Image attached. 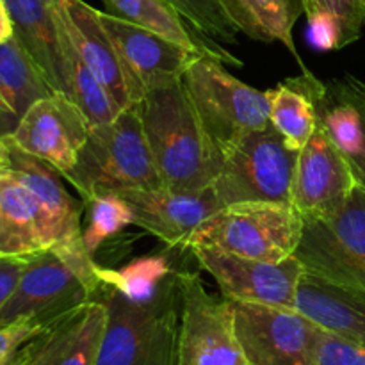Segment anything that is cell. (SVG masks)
Masks as SVG:
<instances>
[{
    "label": "cell",
    "mask_w": 365,
    "mask_h": 365,
    "mask_svg": "<svg viewBox=\"0 0 365 365\" xmlns=\"http://www.w3.org/2000/svg\"><path fill=\"white\" fill-rule=\"evenodd\" d=\"M139 110L164 187L171 191L210 187L223 166V153L203 127L184 82L146 93Z\"/></svg>",
    "instance_id": "obj_1"
},
{
    "label": "cell",
    "mask_w": 365,
    "mask_h": 365,
    "mask_svg": "<svg viewBox=\"0 0 365 365\" xmlns=\"http://www.w3.org/2000/svg\"><path fill=\"white\" fill-rule=\"evenodd\" d=\"M63 178L82 200L134 189H163L139 103L123 109L109 123L91 127L77 163Z\"/></svg>",
    "instance_id": "obj_2"
},
{
    "label": "cell",
    "mask_w": 365,
    "mask_h": 365,
    "mask_svg": "<svg viewBox=\"0 0 365 365\" xmlns=\"http://www.w3.org/2000/svg\"><path fill=\"white\" fill-rule=\"evenodd\" d=\"M96 298L107 307L96 365H177L178 271L150 302H132L106 284Z\"/></svg>",
    "instance_id": "obj_3"
},
{
    "label": "cell",
    "mask_w": 365,
    "mask_h": 365,
    "mask_svg": "<svg viewBox=\"0 0 365 365\" xmlns=\"http://www.w3.org/2000/svg\"><path fill=\"white\" fill-rule=\"evenodd\" d=\"M100 266L84 245L52 246L27 259L16 291L0 310V324L34 319L48 324L73 307L96 298Z\"/></svg>",
    "instance_id": "obj_4"
},
{
    "label": "cell",
    "mask_w": 365,
    "mask_h": 365,
    "mask_svg": "<svg viewBox=\"0 0 365 365\" xmlns=\"http://www.w3.org/2000/svg\"><path fill=\"white\" fill-rule=\"evenodd\" d=\"M182 82L203 127L223 155L246 134L269 125L271 89L260 91L239 81L214 57H196Z\"/></svg>",
    "instance_id": "obj_5"
},
{
    "label": "cell",
    "mask_w": 365,
    "mask_h": 365,
    "mask_svg": "<svg viewBox=\"0 0 365 365\" xmlns=\"http://www.w3.org/2000/svg\"><path fill=\"white\" fill-rule=\"evenodd\" d=\"M302 232L303 217L292 205L235 203L200 225L187 250L202 246L245 259L280 262L294 255Z\"/></svg>",
    "instance_id": "obj_6"
},
{
    "label": "cell",
    "mask_w": 365,
    "mask_h": 365,
    "mask_svg": "<svg viewBox=\"0 0 365 365\" xmlns=\"http://www.w3.org/2000/svg\"><path fill=\"white\" fill-rule=\"evenodd\" d=\"M298 153L280 132L267 125L239 139L223 155L212 189L221 205L282 203L292 205V182Z\"/></svg>",
    "instance_id": "obj_7"
},
{
    "label": "cell",
    "mask_w": 365,
    "mask_h": 365,
    "mask_svg": "<svg viewBox=\"0 0 365 365\" xmlns=\"http://www.w3.org/2000/svg\"><path fill=\"white\" fill-rule=\"evenodd\" d=\"M296 259L305 274L365 294V187L330 216L303 217Z\"/></svg>",
    "instance_id": "obj_8"
},
{
    "label": "cell",
    "mask_w": 365,
    "mask_h": 365,
    "mask_svg": "<svg viewBox=\"0 0 365 365\" xmlns=\"http://www.w3.org/2000/svg\"><path fill=\"white\" fill-rule=\"evenodd\" d=\"M227 299V298H225ZM250 365H316L323 328L296 309L227 299Z\"/></svg>",
    "instance_id": "obj_9"
},
{
    "label": "cell",
    "mask_w": 365,
    "mask_h": 365,
    "mask_svg": "<svg viewBox=\"0 0 365 365\" xmlns=\"http://www.w3.org/2000/svg\"><path fill=\"white\" fill-rule=\"evenodd\" d=\"M177 365H250L227 299L210 294L192 271H178Z\"/></svg>",
    "instance_id": "obj_10"
},
{
    "label": "cell",
    "mask_w": 365,
    "mask_h": 365,
    "mask_svg": "<svg viewBox=\"0 0 365 365\" xmlns=\"http://www.w3.org/2000/svg\"><path fill=\"white\" fill-rule=\"evenodd\" d=\"M189 252L200 267L216 280L223 298L296 309V296L305 269L294 255L280 262H267L202 246Z\"/></svg>",
    "instance_id": "obj_11"
},
{
    "label": "cell",
    "mask_w": 365,
    "mask_h": 365,
    "mask_svg": "<svg viewBox=\"0 0 365 365\" xmlns=\"http://www.w3.org/2000/svg\"><path fill=\"white\" fill-rule=\"evenodd\" d=\"M102 25L114 43L135 103L153 89L166 88L182 81L187 68L203 53L143 29L139 25L98 11Z\"/></svg>",
    "instance_id": "obj_12"
},
{
    "label": "cell",
    "mask_w": 365,
    "mask_h": 365,
    "mask_svg": "<svg viewBox=\"0 0 365 365\" xmlns=\"http://www.w3.org/2000/svg\"><path fill=\"white\" fill-rule=\"evenodd\" d=\"M89 130L84 113L64 93H52L32 103L4 139L64 177L77 163Z\"/></svg>",
    "instance_id": "obj_13"
},
{
    "label": "cell",
    "mask_w": 365,
    "mask_h": 365,
    "mask_svg": "<svg viewBox=\"0 0 365 365\" xmlns=\"http://www.w3.org/2000/svg\"><path fill=\"white\" fill-rule=\"evenodd\" d=\"M359 184L351 164L334 145L323 121L299 150L292 182V207L302 217H323L337 212Z\"/></svg>",
    "instance_id": "obj_14"
},
{
    "label": "cell",
    "mask_w": 365,
    "mask_h": 365,
    "mask_svg": "<svg viewBox=\"0 0 365 365\" xmlns=\"http://www.w3.org/2000/svg\"><path fill=\"white\" fill-rule=\"evenodd\" d=\"M107 327V307L88 299L50 321L18 353L16 365H96Z\"/></svg>",
    "instance_id": "obj_15"
},
{
    "label": "cell",
    "mask_w": 365,
    "mask_h": 365,
    "mask_svg": "<svg viewBox=\"0 0 365 365\" xmlns=\"http://www.w3.org/2000/svg\"><path fill=\"white\" fill-rule=\"evenodd\" d=\"M132 209L135 227L170 248L187 250L189 241L210 216L223 209L212 185L200 191L134 189L120 192Z\"/></svg>",
    "instance_id": "obj_16"
},
{
    "label": "cell",
    "mask_w": 365,
    "mask_h": 365,
    "mask_svg": "<svg viewBox=\"0 0 365 365\" xmlns=\"http://www.w3.org/2000/svg\"><path fill=\"white\" fill-rule=\"evenodd\" d=\"M7 141V139H6ZM9 145L11 166L7 173L13 175L34 195L41 209L43 234L46 248L52 246H78L84 245L82 239V205L78 200L70 196L61 182V173L43 160L21 152Z\"/></svg>",
    "instance_id": "obj_17"
},
{
    "label": "cell",
    "mask_w": 365,
    "mask_h": 365,
    "mask_svg": "<svg viewBox=\"0 0 365 365\" xmlns=\"http://www.w3.org/2000/svg\"><path fill=\"white\" fill-rule=\"evenodd\" d=\"M53 9L75 48L95 77L102 82L110 98L120 106L121 110L135 106L125 68L114 48V43L102 25L98 11L84 0H56Z\"/></svg>",
    "instance_id": "obj_18"
},
{
    "label": "cell",
    "mask_w": 365,
    "mask_h": 365,
    "mask_svg": "<svg viewBox=\"0 0 365 365\" xmlns=\"http://www.w3.org/2000/svg\"><path fill=\"white\" fill-rule=\"evenodd\" d=\"M296 310L342 339L365 348V294L303 274Z\"/></svg>",
    "instance_id": "obj_19"
},
{
    "label": "cell",
    "mask_w": 365,
    "mask_h": 365,
    "mask_svg": "<svg viewBox=\"0 0 365 365\" xmlns=\"http://www.w3.org/2000/svg\"><path fill=\"white\" fill-rule=\"evenodd\" d=\"M53 2L56 0H6L13 18L14 38L38 64L52 91L64 93L63 48Z\"/></svg>",
    "instance_id": "obj_20"
},
{
    "label": "cell",
    "mask_w": 365,
    "mask_h": 365,
    "mask_svg": "<svg viewBox=\"0 0 365 365\" xmlns=\"http://www.w3.org/2000/svg\"><path fill=\"white\" fill-rule=\"evenodd\" d=\"M106 13L168 39L189 46L203 56H210L223 64L242 66V61L228 53L223 46L196 31L168 0H102Z\"/></svg>",
    "instance_id": "obj_21"
},
{
    "label": "cell",
    "mask_w": 365,
    "mask_h": 365,
    "mask_svg": "<svg viewBox=\"0 0 365 365\" xmlns=\"http://www.w3.org/2000/svg\"><path fill=\"white\" fill-rule=\"evenodd\" d=\"M0 255L31 257L46 250L41 209L34 195L7 171L0 173Z\"/></svg>",
    "instance_id": "obj_22"
},
{
    "label": "cell",
    "mask_w": 365,
    "mask_h": 365,
    "mask_svg": "<svg viewBox=\"0 0 365 365\" xmlns=\"http://www.w3.org/2000/svg\"><path fill=\"white\" fill-rule=\"evenodd\" d=\"M321 81L310 71L282 81L271 89L269 123L296 152L307 145L319 121L316 91Z\"/></svg>",
    "instance_id": "obj_23"
},
{
    "label": "cell",
    "mask_w": 365,
    "mask_h": 365,
    "mask_svg": "<svg viewBox=\"0 0 365 365\" xmlns=\"http://www.w3.org/2000/svg\"><path fill=\"white\" fill-rule=\"evenodd\" d=\"M221 4L239 32L255 41L280 43L298 61L302 70L309 71L292 38V29L299 16L292 0H221Z\"/></svg>",
    "instance_id": "obj_24"
},
{
    "label": "cell",
    "mask_w": 365,
    "mask_h": 365,
    "mask_svg": "<svg viewBox=\"0 0 365 365\" xmlns=\"http://www.w3.org/2000/svg\"><path fill=\"white\" fill-rule=\"evenodd\" d=\"M52 88L16 38L0 43V103L14 123Z\"/></svg>",
    "instance_id": "obj_25"
},
{
    "label": "cell",
    "mask_w": 365,
    "mask_h": 365,
    "mask_svg": "<svg viewBox=\"0 0 365 365\" xmlns=\"http://www.w3.org/2000/svg\"><path fill=\"white\" fill-rule=\"evenodd\" d=\"M56 13V9H53ZM57 27H59L61 48H63V77L64 93L68 98L84 113L91 127L113 121L121 113L120 106L110 98L102 82L95 77L86 61L75 48L70 36L64 31L63 24L56 14Z\"/></svg>",
    "instance_id": "obj_26"
},
{
    "label": "cell",
    "mask_w": 365,
    "mask_h": 365,
    "mask_svg": "<svg viewBox=\"0 0 365 365\" xmlns=\"http://www.w3.org/2000/svg\"><path fill=\"white\" fill-rule=\"evenodd\" d=\"M175 271L166 255H146L130 260L120 269L100 266V280L125 298L145 303L163 291Z\"/></svg>",
    "instance_id": "obj_27"
},
{
    "label": "cell",
    "mask_w": 365,
    "mask_h": 365,
    "mask_svg": "<svg viewBox=\"0 0 365 365\" xmlns=\"http://www.w3.org/2000/svg\"><path fill=\"white\" fill-rule=\"evenodd\" d=\"M84 205L88 209V225L82 230V239L91 255L107 239L134 225L130 205L120 195H96L84 200Z\"/></svg>",
    "instance_id": "obj_28"
},
{
    "label": "cell",
    "mask_w": 365,
    "mask_h": 365,
    "mask_svg": "<svg viewBox=\"0 0 365 365\" xmlns=\"http://www.w3.org/2000/svg\"><path fill=\"white\" fill-rule=\"evenodd\" d=\"M192 27L212 41L237 43L239 29L221 0H168Z\"/></svg>",
    "instance_id": "obj_29"
},
{
    "label": "cell",
    "mask_w": 365,
    "mask_h": 365,
    "mask_svg": "<svg viewBox=\"0 0 365 365\" xmlns=\"http://www.w3.org/2000/svg\"><path fill=\"white\" fill-rule=\"evenodd\" d=\"M316 11L330 13L339 21L342 48L355 43L362 34L365 25V0H314V13Z\"/></svg>",
    "instance_id": "obj_30"
},
{
    "label": "cell",
    "mask_w": 365,
    "mask_h": 365,
    "mask_svg": "<svg viewBox=\"0 0 365 365\" xmlns=\"http://www.w3.org/2000/svg\"><path fill=\"white\" fill-rule=\"evenodd\" d=\"M316 365H365V348L323 330Z\"/></svg>",
    "instance_id": "obj_31"
},
{
    "label": "cell",
    "mask_w": 365,
    "mask_h": 365,
    "mask_svg": "<svg viewBox=\"0 0 365 365\" xmlns=\"http://www.w3.org/2000/svg\"><path fill=\"white\" fill-rule=\"evenodd\" d=\"M43 328L45 324L27 317L0 324V365H13L20 349Z\"/></svg>",
    "instance_id": "obj_32"
},
{
    "label": "cell",
    "mask_w": 365,
    "mask_h": 365,
    "mask_svg": "<svg viewBox=\"0 0 365 365\" xmlns=\"http://www.w3.org/2000/svg\"><path fill=\"white\" fill-rule=\"evenodd\" d=\"M334 88L337 89L339 93L346 96L349 102H353V106L359 109L360 116H362L364 123V134H365V82L360 81V78L353 77V75H344L342 78H337V81H331ZM349 164H351V170L355 173V178L359 184H362L365 187V145L360 155L353 157V159H348Z\"/></svg>",
    "instance_id": "obj_33"
},
{
    "label": "cell",
    "mask_w": 365,
    "mask_h": 365,
    "mask_svg": "<svg viewBox=\"0 0 365 365\" xmlns=\"http://www.w3.org/2000/svg\"><path fill=\"white\" fill-rule=\"evenodd\" d=\"M309 21V38L310 43L317 50H341V25L331 16L330 13L324 11H316L314 14L307 16Z\"/></svg>",
    "instance_id": "obj_34"
},
{
    "label": "cell",
    "mask_w": 365,
    "mask_h": 365,
    "mask_svg": "<svg viewBox=\"0 0 365 365\" xmlns=\"http://www.w3.org/2000/svg\"><path fill=\"white\" fill-rule=\"evenodd\" d=\"M29 257H2L0 255V310L4 309L16 291L18 282L25 269Z\"/></svg>",
    "instance_id": "obj_35"
},
{
    "label": "cell",
    "mask_w": 365,
    "mask_h": 365,
    "mask_svg": "<svg viewBox=\"0 0 365 365\" xmlns=\"http://www.w3.org/2000/svg\"><path fill=\"white\" fill-rule=\"evenodd\" d=\"M14 38V25L11 18L9 9H7L6 0H0V43L9 41Z\"/></svg>",
    "instance_id": "obj_36"
},
{
    "label": "cell",
    "mask_w": 365,
    "mask_h": 365,
    "mask_svg": "<svg viewBox=\"0 0 365 365\" xmlns=\"http://www.w3.org/2000/svg\"><path fill=\"white\" fill-rule=\"evenodd\" d=\"M11 166V155H9V145L4 138H0V173L7 171Z\"/></svg>",
    "instance_id": "obj_37"
},
{
    "label": "cell",
    "mask_w": 365,
    "mask_h": 365,
    "mask_svg": "<svg viewBox=\"0 0 365 365\" xmlns=\"http://www.w3.org/2000/svg\"><path fill=\"white\" fill-rule=\"evenodd\" d=\"M299 6L305 11L307 16H310L314 13V0H299Z\"/></svg>",
    "instance_id": "obj_38"
},
{
    "label": "cell",
    "mask_w": 365,
    "mask_h": 365,
    "mask_svg": "<svg viewBox=\"0 0 365 365\" xmlns=\"http://www.w3.org/2000/svg\"><path fill=\"white\" fill-rule=\"evenodd\" d=\"M0 232H2V207H0Z\"/></svg>",
    "instance_id": "obj_39"
},
{
    "label": "cell",
    "mask_w": 365,
    "mask_h": 365,
    "mask_svg": "<svg viewBox=\"0 0 365 365\" xmlns=\"http://www.w3.org/2000/svg\"><path fill=\"white\" fill-rule=\"evenodd\" d=\"M13 365H16V364H13Z\"/></svg>",
    "instance_id": "obj_40"
}]
</instances>
